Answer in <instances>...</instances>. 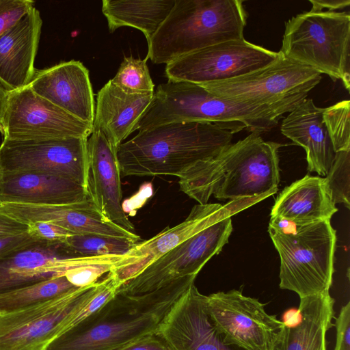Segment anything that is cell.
<instances>
[{"mask_svg":"<svg viewBox=\"0 0 350 350\" xmlns=\"http://www.w3.org/2000/svg\"><path fill=\"white\" fill-rule=\"evenodd\" d=\"M282 146L251 133L189 167L178 177L180 189L200 204H207L212 195L219 200L263 199L278 191Z\"/></svg>","mask_w":350,"mask_h":350,"instance_id":"1","label":"cell"},{"mask_svg":"<svg viewBox=\"0 0 350 350\" xmlns=\"http://www.w3.org/2000/svg\"><path fill=\"white\" fill-rule=\"evenodd\" d=\"M193 284V280L187 279L147 293L116 294L52 342L46 350H113L154 334L173 305Z\"/></svg>","mask_w":350,"mask_h":350,"instance_id":"2","label":"cell"},{"mask_svg":"<svg viewBox=\"0 0 350 350\" xmlns=\"http://www.w3.org/2000/svg\"><path fill=\"white\" fill-rule=\"evenodd\" d=\"M232 136L206 122H172L140 131L118 148L120 174L178 178L196 163L216 157L232 144Z\"/></svg>","mask_w":350,"mask_h":350,"instance_id":"3","label":"cell"},{"mask_svg":"<svg viewBox=\"0 0 350 350\" xmlns=\"http://www.w3.org/2000/svg\"><path fill=\"white\" fill-rule=\"evenodd\" d=\"M242 0H176L148 43L146 58L167 64L198 50L243 39L247 13Z\"/></svg>","mask_w":350,"mask_h":350,"instance_id":"4","label":"cell"},{"mask_svg":"<svg viewBox=\"0 0 350 350\" xmlns=\"http://www.w3.org/2000/svg\"><path fill=\"white\" fill-rule=\"evenodd\" d=\"M278 120L262 108L221 98L199 84L168 80L158 85L137 130L195 122L215 124L232 134L243 129L260 134L273 128Z\"/></svg>","mask_w":350,"mask_h":350,"instance_id":"5","label":"cell"},{"mask_svg":"<svg viewBox=\"0 0 350 350\" xmlns=\"http://www.w3.org/2000/svg\"><path fill=\"white\" fill-rule=\"evenodd\" d=\"M349 12L310 10L285 23L282 47L285 57L309 66L350 87Z\"/></svg>","mask_w":350,"mask_h":350,"instance_id":"6","label":"cell"},{"mask_svg":"<svg viewBox=\"0 0 350 350\" xmlns=\"http://www.w3.org/2000/svg\"><path fill=\"white\" fill-rule=\"evenodd\" d=\"M321 80L319 72L280 53L274 61L249 73L199 85L221 98L262 108L280 118L294 110Z\"/></svg>","mask_w":350,"mask_h":350,"instance_id":"7","label":"cell"},{"mask_svg":"<svg viewBox=\"0 0 350 350\" xmlns=\"http://www.w3.org/2000/svg\"><path fill=\"white\" fill-rule=\"evenodd\" d=\"M280 258V288L299 298L329 291L334 273L336 230L330 220L288 232L268 228Z\"/></svg>","mask_w":350,"mask_h":350,"instance_id":"8","label":"cell"},{"mask_svg":"<svg viewBox=\"0 0 350 350\" xmlns=\"http://www.w3.org/2000/svg\"><path fill=\"white\" fill-rule=\"evenodd\" d=\"M231 216L226 207L213 222L158 258L123 284L116 294L140 295L176 281L196 279L205 264L228 242L232 231Z\"/></svg>","mask_w":350,"mask_h":350,"instance_id":"9","label":"cell"},{"mask_svg":"<svg viewBox=\"0 0 350 350\" xmlns=\"http://www.w3.org/2000/svg\"><path fill=\"white\" fill-rule=\"evenodd\" d=\"M72 288L35 305L0 315V350H46L70 329V317L95 288Z\"/></svg>","mask_w":350,"mask_h":350,"instance_id":"10","label":"cell"},{"mask_svg":"<svg viewBox=\"0 0 350 350\" xmlns=\"http://www.w3.org/2000/svg\"><path fill=\"white\" fill-rule=\"evenodd\" d=\"M279 52L244 38L220 42L182 56L166 64L169 81L207 83L237 77L262 68Z\"/></svg>","mask_w":350,"mask_h":350,"instance_id":"11","label":"cell"},{"mask_svg":"<svg viewBox=\"0 0 350 350\" xmlns=\"http://www.w3.org/2000/svg\"><path fill=\"white\" fill-rule=\"evenodd\" d=\"M210 321L224 342L243 350H268L283 326L257 299L231 290L204 295Z\"/></svg>","mask_w":350,"mask_h":350,"instance_id":"12","label":"cell"},{"mask_svg":"<svg viewBox=\"0 0 350 350\" xmlns=\"http://www.w3.org/2000/svg\"><path fill=\"white\" fill-rule=\"evenodd\" d=\"M92 131L93 124L66 112L36 94L28 85L9 92L3 119V139L88 137Z\"/></svg>","mask_w":350,"mask_h":350,"instance_id":"13","label":"cell"},{"mask_svg":"<svg viewBox=\"0 0 350 350\" xmlns=\"http://www.w3.org/2000/svg\"><path fill=\"white\" fill-rule=\"evenodd\" d=\"M88 137L44 140L3 139L0 146L3 173L36 172L72 180L87 189Z\"/></svg>","mask_w":350,"mask_h":350,"instance_id":"14","label":"cell"},{"mask_svg":"<svg viewBox=\"0 0 350 350\" xmlns=\"http://www.w3.org/2000/svg\"><path fill=\"white\" fill-rule=\"evenodd\" d=\"M122 257L79 256L65 243L34 241L0 256V294L64 275L79 265L116 263Z\"/></svg>","mask_w":350,"mask_h":350,"instance_id":"15","label":"cell"},{"mask_svg":"<svg viewBox=\"0 0 350 350\" xmlns=\"http://www.w3.org/2000/svg\"><path fill=\"white\" fill-rule=\"evenodd\" d=\"M155 334L170 350H243L224 342L206 312L204 295L194 284L173 305Z\"/></svg>","mask_w":350,"mask_h":350,"instance_id":"16","label":"cell"},{"mask_svg":"<svg viewBox=\"0 0 350 350\" xmlns=\"http://www.w3.org/2000/svg\"><path fill=\"white\" fill-rule=\"evenodd\" d=\"M220 204H196L180 224L137 243L108 273L118 289L158 258L213 222L225 210Z\"/></svg>","mask_w":350,"mask_h":350,"instance_id":"17","label":"cell"},{"mask_svg":"<svg viewBox=\"0 0 350 350\" xmlns=\"http://www.w3.org/2000/svg\"><path fill=\"white\" fill-rule=\"evenodd\" d=\"M28 86L66 112L93 124L94 93L89 70L81 62H62L44 69H36Z\"/></svg>","mask_w":350,"mask_h":350,"instance_id":"18","label":"cell"},{"mask_svg":"<svg viewBox=\"0 0 350 350\" xmlns=\"http://www.w3.org/2000/svg\"><path fill=\"white\" fill-rule=\"evenodd\" d=\"M87 148L88 198L109 221L134 232V225L121 204L122 193L118 148L98 131H92Z\"/></svg>","mask_w":350,"mask_h":350,"instance_id":"19","label":"cell"},{"mask_svg":"<svg viewBox=\"0 0 350 350\" xmlns=\"http://www.w3.org/2000/svg\"><path fill=\"white\" fill-rule=\"evenodd\" d=\"M42 21L33 6L0 36V85L8 92L31 82Z\"/></svg>","mask_w":350,"mask_h":350,"instance_id":"20","label":"cell"},{"mask_svg":"<svg viewBox=\"0 0 350 350\" xmlns=\"http://www.w3.org/2000/svg\"><path fill=\"white\" fill-rule=\"evenodd\" d=\"M88 198L87 189L78 183L44 172L3 173L0 184V202L67 205Z\"/></svg>","mask_w":350,"mask_h":350,"instance_id":"21","label":"cell"},{"mask_svg":"<svg viewBox=\"0 0 350 350\" xmlns=\"http://www.w3.org/2000/svg\"><path fill=\"white\" fill-rule=\"evenodd\" d=\"M154 94L127 93L109 80L98 92L93 131L101 132L114 147L133 131L146 112Z\"/></svg>","mask_w":350,"mask_h":350,"instance_id":"22","label":"cell"},{"mask_svg":"<svg viewBox=\"0 0 350 350\" xmlns=\"http://www.w3.org/2000/svg\"><path fill=\"white\" fill-rule=\"evenodd\" d=\"M323 108L312 99H304L283 120L280 130L287 138L303 147L308 168L326 176L335 158L336 151L323 120Z\"/></svg>","mask_w":350,"mask_h":350,"instance_id":"23","label":"cell"},{"mask_svg":"<svg viewBox=\"0 0 350 350\" xmlns=\"http://www.w3.org/2000/svg\"><path fill=\"white\" fill-rule=\"evenodd\" d=\"M299 299L301 319L293 325L283 324L268 350H326L325 335L333 326L334 299L329 291Z\"/></svg>","mask_w":350,"mask_h":350,"instance_id":"24","label":"cell"},{"mask_svg":"<svg viewBox=\"0 0 350 350\" xmlns=\"http://www.w3.org/2000/svg\"><path fill=\"white\" fill-rule=\"evenodd\" d=\"M326 178L306 175L277 196L271 217L288 219L297 226L330 220L338 211Z\"/></svg>","mask_w":350,"mask_h":350,"instance_id":"25","label":"cell"},{"mask_svg":"<svg viewBox=\"0 0 350 350\" xmlns=\"http://www.w3.org/2000/svg\"><path fill=\"white\" fill-rule=\"evenodd\" d=\"M176 0H103L102 12L109 30L121 27L140 30L148 43L174 6Z\"/></svg>","mask_w":350,"mask_h":350,"instance_id":"26","label":"cell"},{"mask_svg":"<svg viewBox=\"0 0 350 350\" xmlns=\"http://www.w3.org/2000/svg\"><path fill=\"white\" fill-rule=\"evenodd\" d=\"M74 288L77 287L64 275L4 293L0 294V312L5 313L27 308Z\"/></svg>","mask_w":350,"mask_h":350,"instance_id":"27","label":"cell"},{"mask_svg":"<svg viewBox=\"0 0 350 350\" xmlns=\"http://www.w3.org/2000/svg\"><path fill=\"white\" fill-rule=\"evenodd\" d=\"M64 243L79 256H121L137 243L130 239L94 234H75Z\"/></svg>","mask_w":350,"mask_h":350,"instance_id":"28","label":"cell"},{"mask_svg":"<svg viewBox=\"0 0 350 350\" xmlns=\"http://www.w3.org/2000/svg\"><path fill=\"white\" fill-rule=\"evenodd\" d=\"M144 59L124 57L116 75L110 81L122 90L135 94H154V84Z\"/></svg>","mask_w":350,"mask_h":350,"instance_id":"29","label":"cell"},{"mask_svg":"<svg viewBox=\"0 0 350 350\" xmlns=\"http://www.w3.org/2000/svg\"><path fill=\"white\" fill-rule=\"evenodd\" d=\"M350 101L323 108V120L336 152L350 150Z\"/></svg>","mask_w":350,"mask_h":350,"instance_id":"30","label":"cell"},{"mask_svg":"<svg viewBox=\"0 0 350 350\" xmlns=\"http://www.w3.org/2000/svg\"><path fill=\"white\" fill-rule=\"evenodd\" d=\"M350 150L336 152L334 162L325 178L334 202L342 203L349 208Z\"/></svg>","mask_w":350,"mask_h":350,"instance_id":"31","label":"cell"},{"mask_svg":"<svg viewBox=\"0 0 350 350\" xmlns=\"http://www.w3.org/2000/svg\"><path fill=\"white\" fill-rule=\"evenodd\" d=\"M116 263L86 264L68 270L64 275L76 287H85L97 282L103 274L109 273Z\"/></svg>","mask_w":350,"mask_h":350,"instance_id":"32","label":"cell"},{"mask_svg":"<svg viewBox=\"0 0 350 350\" xmlns=\"http://www.w3.org/2000/svg\"><path fill=\"white\" fill-rule=\"evenodd\" d=\"M33 3L30 0H0V36L33 8Z\"/></svg>","mask_w":350,"mask_h":350,"instance_id":"33","label":"cell"},{"mask_svg":"<svg viewBox=\"0 0 350 350\" xmlns=\"http://www.w3.org/2000/svg\"><path fill=\"white\" fill-rule=\"evenodd\" d=\"M27 233L36 241L64 243L68 238L75 234L58 225L36 221L28 224Z\"/></svg>","mask_w":350,"mask_h":350,"instance_id":"34","label":"cell"},{"mask_svg":"<svg viewBox=\"0 0 350 350\" xmlns=\"http://www.w3.org/2000/svg\"><path fill=\"white\" fill-rule=\"evenodd\" d=\"M336 342L334 350H350V302L340 310L336 319Z\"/></svg>","mask_w":350,"mask_h":350,"instance_id":"35","label":"cell"},{"mask_svg":"<svg viewBox=\"0 0 350 350\" xmlns=\"http://www.w3.org/2000/svg\"><path fill=\"white\" fill-rule=\"evenodd\" d=\"M113 350H170L165 342L157 334H148Z\"/></svg>","mask_w":350,"mask_h":350,"instance_id":"36","label":"cell"},{"mask_svg":"<svg viewBox=\"0 0 350 350\" xmlns=\"http://www.w3.org/2000/svg\"><path fill=\"white\" fill-rule=\"evenodd\" d=\"M34 241L36 240L33 239L27 232L0 237V256L21 246L27 245Z\"/></svg>","mask_w":350,"mask_h":350,"instance_id":"37","label":"cell"},{"mask_svg":"<svg viewBox=\"0 0 350 350\" xmlns=\"http://www.w3.org/2000/svg\"><path fill=\"white\" fill-rule=\"evenodd\" d=\"M27 224L0 213V237L23 233L27 232Z\"/></svg>","mask_w":350,"mask_h":350,"instance_id":"38","label":"cell"},{"mask_svg":"<svg viewBox=\"0 0 350 350\" xmlns=\"http://www.w3.org/2000/svg\"><path fill=\"white\" fill-rule=\"evenodd\" d=\"M312 4V10L323 11V9H328V11H334L349 7V0H310Z\"/></svg>","mask_w":350,"mask_h":350,"instance_id":"39","label":"cell"},{"mask_svg":"<svg viewBox=\"0 0 350 350\" xmlns=\"http://www.w3.org/2000/svg\"><path fill=\"white\" fill-rule=\"evenodd\" d=\"M301 315L299 309H289L285 311L282 315V321L284 325L290 326L297 323L301 319Z\"/></svg>","mask_w":350,"mask_h":350,"instance_id":"40","label":"cell"},{"mask_svg":"<svg viewBox=\"0 0 350 350\" xmlns=\"http://www.w3.org/2000/svg\"><path fill=\"white\" fill-rule=\"evenodd\" d=\"M9 92L0 85V132L3 133V119Z\"/></svg>","mask_w":350,"mask_h":350,"instance_id":"41","label":"cell"},{"mask_svg":"<svg viewBox=\"0 0 350 350\" xmlns=\"http://www.w3.org/2000/svg\"><path fill=\"white\" fill-rule=\"evenodd\" d=\"M3 174V173L2 169L0 166V184H1V179H2Z\"/></svg>","mask_w":350,"mask_h":350,"instance_id":"42","label":"cell"},{"mask_svg":"<svg viewBox=\"0 0 350 350\" xmlns=\"http://www.w3.org/2000/svg\"><path fill=\"white\" fill-rule=\"evenodd\" d=\"M3 313L0 312V315L2 314Z\"/></svg>","mask_w":350,"mask_h":350,"instance_id":"43","label":"cell"}]
</instances>
